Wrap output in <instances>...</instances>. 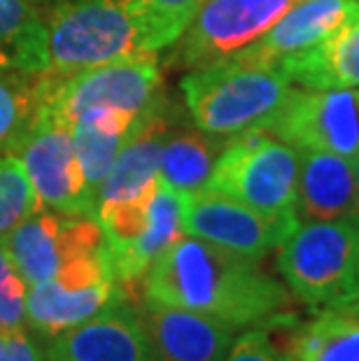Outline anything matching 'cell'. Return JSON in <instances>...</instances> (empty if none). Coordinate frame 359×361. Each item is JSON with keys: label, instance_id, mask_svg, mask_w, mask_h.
I'll return each mask as SVG.
<instances>
[{"label": "cell", "instance_id": "cell-1", "mask_svg": "<svg viewBox=\"0 0 359 361\" xmlns=\"http://www.w3.org/2000/svg\"><path fill=\"white\" fill-rule=\"evenodd\" d=\"M147 301L210 314L236 329L287 319L289 291L250 259L194 235H180L142 278Z\"/></svg>", "mask_w": 359, "mask_h": 361}, {"label": "cell", "instance_id": "cell-2", "mask_svg": "<svg viewBox=\"0 0 359 361\" xmlns=\"http://www.w3.org/2000/svg\"><path fill=\"white\" fill-rule=\"evenodd\" d=\"M196 128L231 137L264 130L292 94V82L276 63L241 54L192 68L180 82Z\"/></svg>", "mask_w": 359, "mask_h": 361}, {"label": "cell", "instance_id": "cell-3", "mask_svg": "<svg viewBox=\"0 0 359 361\" xmlns=\"http://www.w3.org/2000/svg\"><path fill=\"white\" fill-rule=\"evenodd\" d=\"M278 271L301 303L359 308V217L299 221L278 247Z\"/></svg>", "mask_w": 359, "mask_h": 361}, {"label": "cell", "instance_id": "cell-4", "mask_svg": "<svg viewBox=\"0 0 359 361\" xmlns=\"http://www.w3.org/2000/svg\"><path fill=\"white\" fill-rule=\"evenodd\" d=\"M44 21L51 75L152 51L138 0H54Z\"/></svg>", "mask_w": 359, "mask_h": 361}, {"label": "cell", "instance_id": "cell-5", "mask_svg": "<svg viewBox=\"0 0 359 361\" xmlns=\"http://www.w3.org/2000/svg\"><path fill=\"white\" fill-rule=\"evenodd\" d=\"M159 89L162 68L157 51H142L71 75L42 73V110L68 126L96 110H124L138 117L162 101Z\"/></svg>", "mask_w": 359, "mask_h": 361}, {"label": "cell", "instance_id": "cell-6", "mask_svg": "<svg viewBox=\"0 0 359 361\" xmlns=\"http://www.w3.org/2000/svg\"><path fill=\"white\" fill-rule=\"evenodd\" d=\"M299 152L266 130L231 135L219 152L205 189L245 203L255 210L296 212Z\"/></svg>", "mask_w": 359, "mask_h": 361}, {"label": "cell", "instance_id": "cell-7", "mask_svg": "<svg viewBox=\"0 0 359 361\" xmlns=\"http://www.w3.org/2000/svg\"><path fill=\"white\" fill-rule=\"evenodd\" d=\"M119 301H124V287L114 280L103 250L61 266L54 278L30 284L26 319L40 336L54 338Z\"/></svg>", "mask_w": 359, "mask_h": 361}, {"label": "cell", "instance_id": "cell-8", "mask_svg": "<svg viewBox=\"0 0 359 361\" xmlns=\"http://www.w3.org/2000/svg\"><path fill=\"white\" fill-rule=\"evenodd\" d=\"M17 157L28 175L37 207L75 217H96V201L75 154L73 126L40 110Z\"/></svg>", "mask_w": 359, "mask_h": 361}, {"label": "cell", "instance_id": "cell-9", "mask_svg": "<svg viewBox=\"0 0 359 361\" xmlns=\"http://www.w3.org/2000/svg\"><path fill=\"white\" fill-rule=\"evenodd\" d=\"M296 0H205L173 42L171 63L192 68L245 49L292 7Z\"/></svg>", "mask_w": 359, "mask_h": 361}, {"label": "cell", "instance_id": "cell-10", "mask_svg": "<svg viewBox=\"0 0 359 361\" xmlns=\"http://www.w3.org/2000/svg\"><path fill=\"white\" fill-rule=\"evenodd\" d=\"M264 130L294 149L353 159L359 152V89H292Z\"/></svg>", "mask_w": 359, "mask_h": 361}, {"label": "cell", "instance_id": "cell-11", "mask_svg": "<svg viewBox=\"0 0 359 361\" xmlns=\"http://www.w3.org/2000/svg\"><path fill=\"white\" fill-rule=\"evenodd\" d=\"M3 240L26 284L54 278L61 266L105 250L103 228L96 217H75L35 207L10 228Z\"/></svg>", "mask_w": 359, "mask_h": 361}, {"label": "cell", "instance_id": "cell-12", "mask_svg": "<svg viewBox=\"0 0 359 361\" xmlns=\"http://www.w3.org/2000/svg\"><path fill=\"white\" fill-rule=\"evenodd\" d=\"M299 224L296 212L269 214L217 191L201 189L185 201V233L236 255L262 259Z\"/></svg>", "mask_w": 359, "mask_h": 361}, {"label": "cell", "instance_id": "cell-13", "mask_svg": "<svg viewBox=\"0 0 359 361\" xmlns=\"http://www.w3.org/2000/svg\"><path fill=\"white\" fill-rule=\"evenodd\" d=\"M135 312L150 361H224L238 334L229 322L147 298Z\"/></svg>", "mask_w": 359, "mask_h": 361}, {"label": "cell", "instance_id": "cell-14", "mask_svg": "<svg viewBox=\"0 0 359 361\" xmlns=\"http://www.w3.org/2000/svg\"><path fill=\"white\" fill-rule=\"evenodd\" d=\"M49 361H150L138 312L126 298L49 338Z\"/></svg>", "mask_w": 359, "mask_h": 361}, {"label": "cell", "instance_id": "cell-15", "mask_svg": "<svg viewBox=\"0 0 359 361\" xmlns=\"http://www.w3.org/2000/svg\"><path fill=\"white\" fill-rule=\"evenodd\" d=\"M171 124L166 119L164 101L152 105L150 110L138 114L126 142L121 145L117 159L105 175L103 187L98 191V207L117 205L131 198H138L154 189L159 180V161Z\"/></svg>", "mask_w": 359, "mask_h": 361}, {"label": "cell", "instance_id": "cell-16", "mask_svg": "<svg viewBox=\"0 0 359 361\" xmlns=\"http://www.w3.org/2000/svg\"><path fill=\"white\" fill-rule=\"evenodd\" d=\"M359 12V0H296L266 33L238 54L259 63H280L329 37Z\"/></svg>", "mask_w": 359, "mask_h": 361}, {"label": "cell", "instance_id": "cell-17", "mask_svg": "<svg viewBox=\"0 0 359 361\" xmlns=\"http://www.w3.org/2000/svg\"><path fill=\"white\" fill-rule=\"evenodd\" d=\"M299 152L296 217L299 221L359 217L353 159L320 149Z\"/></svg>", "mask_w": 359, "mask_h": 361}, {"label": "cell", "instance_id": "cell-18", "mask_svg": "<svg viewBox=\"0 0 359 361\" xmlns=\"http://www.w3.org/2000/svg\"><path fill=\"white\" fill-rule=\"evenodd\" d=\"M278 66L303 89H359V12L315 47L282 59Z\"/></svg>", "mask_w": 359, "mask_h": 361}, {"label": "cell", "instance_id": "cell-19", "mask_svg": "<svg viewBox=\"0 0 359 361\" xmlns=\"http://www.w3.org/2000/svg\"><path fill=\"white\" fill-rule=\"evenodd\" d=\"M185 201L187 194H180V191L171 189L162 180L157 182L142 233L121 255L108 259L114 280L121 287L142 282L152 264L180 235H185Z\"/></svg>", "mask_w": 359, "mask_h": 361}, {"label": "cell", "instance_id": "cell-20", "mask_svg": "<svg viewBox=\"0 0 359 361\" xmlns=\"http://www.w3.org/2000/svg\"><path fill=\"white\" fill-rule=\"evenodd\" d=\"M49 68L42 12L28 0H0V71L37 75Z\"/></svg>", "mask_w": 359, "mask_h": 361}, {"label": "cell", "instance_id": "cell-21", "mask_svg": "<svg viewBox=\"0 0 359 361\" xmlns=\"http://www.w3.org/2000/svg\"><path fill=\"white\" fill-rule=\"evenodd\" d=\"M135 114L124 110H96L89 112L73 126L75 154L82 166L84 180L98 205V191L105 175L117 159L121 145L133 128Z\"/></svg>", "mask_w": 359, "mask_h": 361}, {"label": "cell", "instance_id": "cell-22", "mask_svg": "<svg viewBox=\"0 0 359 361\" xmlns=\"http://www.w3.org/2000/svg\"><path fill=\"white\" fill-rule=\"evenodd\" d=\"M219 137L221 135L205 133L201 128H187L178 133L171 130L159 161V180L187 196L205 189L219 152L226 145V140Z\"/></svg>", "mask_w": 359, "mask_h": 361}, {"label": "cell", "instance_id": "cell-23", "mask_svg": "<svg viewBox=\"0 0 359 361\" xmlns=\"http://www.w3.org/2000/svg\"><path fill=\"white\" fill-rule=\"evenodd\" d=\"M289 361H359V312L320 310L287 341Z\"/></svg>", "mask_w": 359, "mask_h": 361}, {"label": "cell", "instance_id": "cell-24", "mask_svg": "<svg viewBox=\"0 0 359 361\" xmlns=\"http://www.w3.org/2000/svg\"><path fill=\"white\" fill-rule=\"evenodd\" d=\"M42 110V73L0 71V154H17Z\"/></svg>", "mask_w": 359, "mask_h": 361}, {"label": "cell", "instance_id": "cell-25", "mask_svg": "<svg viewBox=\"0 0 359 361\" xmlns=\"http://www.w3.org/2000/svg\"><path fill=\"white\" fill-rule=\"evenodd\" d=\"M205 0H138L145 26H147L150 49L162 51L182 35Z\"/></svg>", "mask_w": 359, "mask_h": 361}, {"label": "cell", "instance_id": "cell-26", "mask_svg": "<svg viewBox=\"0 0 359 361\" xmlns=\"http://www.w3.org/2000/svg\"><path fill=\"white\" fill-rule=\"evenodd\" d=\"M37 207L21 161L0 154V235H5Z\"/></svg>", "mask_w": 359, "mask_h": 361}, {"label": "cell", "instance_id": "cell-27", "mask_svg": "<svg viewBox=\"0 0 359 361\" xmlns=\"http://www.w3.org/2000/svg\"><path fill=\"white\" fill-rule=\"evenodd\" d=\"M26 296L28 284L0 235V334L3 336L26 329Z\"/></svg>", "mask_w": 359, "mask_h": 361}, {"label": "cell", "instance_id": "cell-28", "mask_svg": "<svg viewBox=\"0 0 359 361\" xmlns=\"http://www.w3.org/2000/svg\"><path fill=\"white\" fill-rule=\"evenodd\" d=\"M224 361H289V359L287 352H282L278 348V343L271 338L269 329L255 326L236 338Z\"/></svg>", "mask_w": 359, "mask_h": 361}, {"label": "cell", "instance_id": "cell-29", "mask_svg": "<svg viewBox=\"0 0 359 361\" xmlns=\"http://www.w3.org/2000/svg\"><path fill=\"white\" fill-rule=\"evenodd\" d=\"M3 361H49L47 350L28 336L26 329L5 336Z\"/></svg>", "mask_w": 359, "mask_h": 361}, {"label": "cell", "instance_id": "cell-30", "mask_svg": "<svg viewBox=\"0 0 359 361\" xmlns=\"http://www.w3.org/2000/svg\"><path fill=\"white\" fill-rule=\"evenodd\" d=\"M353 171H355V182H357V198H359V152L353 157Z\"/></svg>", "mask_w": 359, "mask_h": 361}, {"label": "cell", "instance_id": "cell-31", "mask_svg": "<svg viewBox=\"0 0 359 361\" xmlns=\"http://www.w3.org/2000/svg\"><path fill=\"white\" fill-rule=\"evenodd\" d=\"M28 3H33L37 10H49V5L54 3V0H28Z\"/></svg>", "mask_w": 359, "mask_h": 361}, {"label": "cell", "instance_id": "cell-32", "mask_svg": "<svg viewBox=\"0 0 359 361\" xmlns=\"http://www.w3.org/2000/svg\"><path fill=\"white\" fill-rule=\"evenodd\" d=\"M3 355H5V336L0 334V361H3Z\"/></svg>", "mask_w": 359, "mask_h": 361}, {"label": "cell", "instance_id": "cell-33", "mask_svg": "<svg viewBox=\"0 0 359 361\" xmlns=\"http://www.w3.org/2000/svg\"><path fill=\"white\" fill-rule=\"evenodd\" d=\"M357 312H359V308H357Z\"/></svg>", "mask_w": 359, "mask_h": 361}, {"label": "cell", "instance_id": "cell-34", "mask_svg": "<svg viewBox=\"0 0 359 361\" xmlns=\"http://www.w3.org/2000/svg\"><path fill=\"white\" fill-rule=\"evenodd\" d=\"M47 359H49V357H47Z\"/></svg>", "mask_w": 359, "mask_h": 361}]
</instances>
